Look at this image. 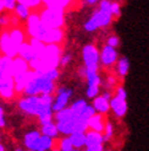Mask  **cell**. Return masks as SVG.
I'll list each match as a JSON object with an SVG mask.
<instances>
[{"label": "cell", "mask_w": 149, "mask_h": 151, "mask_svg": "<svg viewBox=\"0 0 149 151\" xmlns=\"http://www.w3.org/2000/svg\"><path fill=\"white\" fill-rule=\"evenodd\" d=\"M59 78V70H49L45 73L29 71V78L25 86L23 93L26 96L53 95L55 91V81Z\"/></svg>", "instance_id": "cell-1"}, {"label": "cell", "mask_w": 149, "mask_h": 151, "mask_svg": "<svg viewBox=\"0 0 149 151\" xmlns=\"http://www.w3.org/2000/svg\"><path fill=\"white\" fill-rule=\"evenodd\" d=\"M42 24L48 28H62L65 24V11L56 9H43L39 14Z\"/></svg>", "instance_id": "cell-2"}, {"label": "cell", "mask_w": 149, "mask_h": 151, "mask_svg": "<svg viewBox=\"0 0 149 151\" xmlns=\"http://www.w3.org/2000/svg\"><path fill=\"white\" fill-rule=\"evenodd\" d=\"M82 55H83L84 68L87 71L91 73H98L99 68V50L96 49L93 44L84 46L82 49Z\"/></svg>", "instance_id": "cell-3"}, {"label": "cell", "mask_w": 149, "mask_h": 151, "mask_svg": "<svg viewBox=\"0 0 149 151\" xmlns=\"http://www.w3.org/2000/svg\"><path fill=\"white\" fill-rule=\"evenodd\" d=\"M72 96V90L71 88H66V87H59L56 91V97L53 101V104H51V111L54 113L59 112L64 108L67 107L69 101Z\"/></svg>", "instance_id": "cell-4"}, {"label": "cell", "mask_w": 149, "mask_h": 151, "mask_svg": "<svg viewBox=\"0 0 149 151\" xmlns=\"http://www.w3.org/2000/svg\"><path fill=\"white\" fill-rule=\"evenodd\" d=\"M0 52L3 53V55H6L9 58L17 57L18 48L15 47L13 43L11 42L7 29H5V31L0 33Z\"/></svg>", "instance_id": "cell-5"}, {"label": "cell", "mask_w": 149, "mask_h": 151, "mask_svg": "<svg viewBox=\"0 0 149 151\" xmlns=\"http://www.w3.org/2000/svg\"><path fill=\"white\" fill-rule=\"evenodd\" d=\"M117 50L110 46H104L101 52H99V63L104 66H113L117 62Z\"/></svg>", "instance_id": "cell-6"}, {"label": "cell", "mask_w": 149, "mask_h": 151, "mask_svg": "<svg viewBox=\"0 0 149 151\" xmlns=\"http://www.w3.org/2000/svg\"><path fill=\"white\" fill-rule=\"evenodd\" d=\"M15 84L12 76H5L0 79V97L4 100H11L15 97Z\"/></svg>", "instance_id": "cell-7"}, {"label": "cell", "mask_w": 149, "mask_h": 151, "mask_svg": "<svg viewBox=\"0 0 149 151\" xmlns=\"http://www.w3.org/2000/svg\"><path fill=\"white\" fill-rule=\"evenodd\" d=\"M64 40L62 28H48L42 42L44 44H60Z\"/></svg>", "instance_id": "cell-8"}, {"label": "cell", "mask_w": 149, "mask_h": 151, "mask_svg": "<svg viewBox=\"0 0 149 151\" xmlns=\"http://www.w3.org/2000/svg\"><path fill=\"white\" fill-rule=\"evenodd\" d=\"M109 106L110 109L113 111V113L117 118H122L127 113V102H126V100H121L113 96L109 101Z\"/></svg>", "instance_id": "cell-9"}, {"label": "cell", "mask_w": 149, "mask_h": 151, "mask_svg": "<svg viewBox=\"0 0 149 151\" xmlns=\"http://www.w3.org/2000/svg\"><path fill=\"white\" fill-rule=\"evenodd\" d=\"M54 146V139H51L45 135H40V137L35 140V142L31 146L29 150L33 151H48L51 150Z\"/></svg>", "instance_id": "cell-10"}, {"label": "cell", "mask_w": 149, "mask_h": 151, "mask_svg": "<svg viewBox=\"0 0 149 151\" xmlns=\"http://www.w3.org/2000/svg\"><path fill=\"white\" fill-rule=\"evenodd\" d=\"M105 118H104L103 114H99V113H95L93 117H91L88 119V128L93 132H96V133H101L104 132V127H105Z\"/></svg>", "instance_id": "cell-11"}, {"label": "cell", "mask_w": 149, "mask_h": 151, "mask_svg": "<svg viewBox=\"0 0 149 151\" xmlns=\"http://www.w3.org/2000/svg\"><path fill=\"white\" fill-rule=\"evenodd\" d=\"M29 71V66L26 60H23L22 58H20L18 55L12 58V68H11V75L13 76H17L21 74H26Z\"/></svg>", "instance_id": "cell-12"}, {"label": "cell", "mask_w": 149, "mask_h": 151, "mask_svg": "<svg viewBox=\"0 0 149 151\" xmlns=\"http://www.w3.org/2000/svg\"><path fill=\"white\" fill-rule=\"evenodd\" d=\"M104 144V138L101 133H96L93 130L86 132V146L84 147H94Z\"/></svg>", "instance_id": "cell-13"}, {"label": "cell", "mask_w": 149, "mask_h": 151, "mask_svg": "<svg viewBox=\"0 0 149 151\" xmlns=\"http://www.w3.org/2000/svg\"><path fill=\"white\" fill-rule=\"evenodd\" d=\"M93 108L95 111V113H99V114H106V113L110 111V106H109V101L105 100L104 97L96 96L95 99H93Z\"/></svg>", "instance_id": "cell-14"}, {"label": "cell", "mask_w": 149, "mask_h": 151, "mask_svg": "<svg viewBox=\"0 0 149 151\" xmlns=\"http://www.w3.org/2000/svg\"><path fill=\"white\" fill-rule=\"evenodd\" d=\"M9 36H10V40L13 43L15 47L20 48V46L23 42H26V36L25 32L22 31L20 27H12L11 29H9Z\"/></svg>", "instance_id": "cell-15"}, {"label": "cell", "mask_w": 149, "mask_h": 151, "mask_svg": "<svg viewBox=\"0 0 149 151\" xmlns=\"http://www.w3.org/2000/svg\"><path fill=\"white\" fill-rule=\"evenodd\" d=\"M17 55H18L20 58H22L23 60H26L27 63H29L31 60H33L34 58H37L35 53L33 52L32 47L29 46V43H28V42H23V43L21 44L20 48H18Z\"/></svg>", "instance_id": "cell-16"}, {"label": "cell", "mask_w": 149, "mask_h": 151, "mask_svg": "<svg viewBox=\"0 0 149 151\" xmlns=\"http://www.w3.org/2000/svg\"><path fill=\"white\" fill-rule=\"evenodd\" d=\"M74 123H76V119H69V120H64V122H56V128L59 134H62L65 137H69L73 133V128H74Z\"/></svg>", "instance_id": "cell-17"}, {"label": "cell", "mask_w": 149, "mask_h": 151, "mask_svg": "<svg viewBox=\"0 0 149 151\" xmlns=\"http://www.w3.org/2000/svg\"><path fill=\"white\" fill-rule=\"evenodd\" d=\"M92 17L95 20L96 25L98 27H106L109 26L111 22H113V16H111L110 14H106V12H103L100 10H96L93 15Z\"/></svg>", "instance_id": "cell-18"}, {"label": "cell", "mask_w": 149, "mask_h": 151, "mask_svg": "<svg viewBox=\"0 0 149 151\" xmlns=\"http://www.w3.org/2000/svg\"><path fill=\"white\" fill-rule=\"evenodd\" d=\"M11 68H12V58H9L6 55H0V79L5 76H12Z\"/></svg>", "instance_id": "cell-19"}, {"label": "cell", "mask_w": 149, "mask_h": 151, "mask_svg": "<svg viewBox=\"0 0 149 151\" xmlns=\"http://www.w3.org/2000/svg\"><path fill=\"white\" fill-rule=\"evenodd\" d=\"M31 71V70H29ZM29 71L26 74H21L17 75V76H13V84H15V92L16 93H22L25 90V86L28 81L29 78Z\"/></svg>", "instance_id": "cell-20"}, {"label": "cell", "mask_w": 149, "mask_h": 151, "mask_svg": "<svg viewBox=\"0 0 149 151\" xmlns=\"http://www.w3.org/2000/svg\"><path fill=\"white\" fill-rule=\"evenodd\" d=\"M40 134L42 135H45V137H49L51 139H55L57 138L59 132H57V128L56 124L54 122H49L47 124H43L40 127Z\"/></svg>", "instance_id": "cell-21"}, {"label": "cell", "mask_w": 149, "mask_h": 151, "mask_svg": "<svg viewBox=\"0 0 149 151\" xmlns=\"http://www.w3.org/2000/svg\"><path fill=\"white\" fill-rule=\"evenodd\" d=\"M69 138L73 149H82L86 146V133H72Z\"/></svg>", "instance_id": "cell-22"}, {"label": "cell", "mask_w": 149, "mask_h": 151, "mask_svg": "<svg viewBox=\"0 0 149 151\" xmlns=\"http://www.w3.org/2000/svg\"><path fill=\"white\" fill-rule=\"evenodd\" d=\"M130 70V62L126 57H121L120 59L116 62V73L118 76L125 78L126 75L128 74Z\"/></svg>", "instance_id": "cell-23"}, {"label": "cell", "mask_w": 149, "mask_h": 151, "mask_svg": "<svg viewBox=\"0 0 149 151\" xmlns=\"http://www.w3.org/2000/svg\"><path fill=\"white\" fill-rule=\"evenodd\" d=\"M13 12H15V16L20 20H27L28 16L31 15V9H28L26 5H22V4H18L15 6L13 9Z\"/></svg>", "instance_id": "cell-24"}, {"label": "cell", "mask_w": 149, "mask_h": 151, "mask_svg": "<svg viewBox=\"0 0 149 151\" xmlns=\"http://www.w3.org/2000/svg\"><path fill=\"white\" fill-rule=\"evenodd\" d=\"M40 135H42V134H40L39 130H31V132L26 133L25 138H23V144H25V146L29 150V149H31V146L34 144L35 140L38 139Z\"/></svg>", "instance_id": "cell-25"}, {"label": "cell", "mask_w": 149, "mask_h": 151, "mask_svg": "<svg viewBox=\"0 0 149 151\" xmlns=\"http://www.w3.org/2000/svg\"><path fill=\"white\" fill-rule=\"evenodd\" d=\"M86 106H87V102H86L84 100H77V101H74V102L70 106V109H71L72 116L77 119L78 116L82 113V111L84 109Z\"/></svg>", "instance_id": "cell-26"}, {"label": "cell", "mask_w": 149, "mask_h": 151, "mask_svg": "<svg viewBox=\"0 0 149 151\" xmlns=\"http://www.w3.org/2000/svg\"><path fill=\"white\" fill-rule=\"evenodd\" d=\"M76 119L73 116H72V113H71V109L70 107H66L61 111H59V112H55L54 113V119L56 120V122H64V120H69V119ZM55 122V123H56Z\"/></svg>", "instance_id": "cell-27"}, {"label": "cell", "mask_w": 149, "mask_h": 151, "mask_svg": "<svg viewBox=\"0 0 149 151\" xmlns=\"http://www.w3.org/2000/svg\"><path fill=\"white\" fill-rule=\"evenodd\" d=\"M86 80H87L88 86L100 87V85H101V79H100V76H99L98 73L87 71V73H86Z\"/></svg>", "instance_id": "cell-28"}, {"label": "cell", "mask_w": 149, "mask_h": 151, "mask_svg": "<svg viewBox=\"0 0 149 151\" xmlns=\"http://www.w3.org/2000/svg\"><path fill=\"white\" fill-rule=\"evenodd\" d=\"M28 43H29V46L32 47L33 52L35 53V55L39 58L43 54L44 48H45V44H44L43 42H40V41H38V40H35V38H31Z\"/></svg>", "instance_id": "cell-29"}, {"label": "cell", "mask_w": 149, "mask_h": 151, "mask_svg": "<svg viewBox=\"0 0 149 151\" xmlns=\"http://www.w3.org/2000/svg\"><path fill=\"white\" fill-rule=\"evenodd\" d=\"M94 114H95V111H94V108H93V106H92V104H87L86 107H84V109L82 111V113L78 116L77 119L84 120V122H88V119L91 118V117H93Z\"/></svg>", "instance_id": "cell-30"}, {"label": "cell", "mask_w": 149, "mask_h": 151, "mask_svg": "<svg viewBox=\"0 0 149 151\" xmlns=\"http://www.w3.org/2000/svg\"><path fill=\"white\" fill-rule=\"evenodd\" d=\"M73 149L72 144H71V140L69 137H64L62 139H60L59 141V150L60 151H71Z\"/></svg>", "instance_id": "cell-31"}, {"label": "cell", "mask_w": 149, "mask_h": 151, "mask_svg": "<svg viewBox=\"0 0 149 151\" xmlns=\"http://www.w3.org/2000/svg\"><path fill=\"white\" fill-rule=\"evenodd\" d=\"M114 134V128H113V124L110 122H105V127H104V132H103V138H104V141H109L111 140V137Z\"/></svg>", "instance_id": "cell-32"}, {"label": "cell", "mask_w": 149, "mask_h": 151, "mask_svg": "<svg viewBox=\"0 0 149 151\" xmlns=\"http://www.w3.org/2000/svg\"><path fill=\"white\" fill-rule=\"evenodd\" d=\"M87 130H88L87 122L76 119V123H74V128H73V133H86Z\"/></svg>", "instance_id": "cell-33"}, {"label": "cell", "mask_w": 149, "mask_h": 151, "mask_svg": "<svg viewBox=\"0 0 149 151\" xmlns=\"http://www.w3.org/2000/svg\"><path fill=\"white\" fill-rule=\"evenodd\" d=\"M17 3L26 5L28 9H37L42 5V0H17Z\"/></svg>", "instance_id": "cell-34"}, {"label": "cell", "mask_w": 149, "mask_h": 151, "mask_svg": "<svg viewBox=\"0 0 149 151\" xmlns=\"http://www.w3.org/2000/svg\"><path fill=\"white\" fill-rule=\"evenodd\" d=\"M99 27H98V25H96V22H95V20L91 16L87 21H86V24H84V29L87 32H94V31H96Z\"/></svg>", "instance_id": "cell-35"}, {"label": "cell", "mask_w": 149, "mask_h": 151, "mask_svg": "<svg viewBox=\"0 0 149 151\" xmlns=\"http://www.w3.org/2000/svg\"><path fill=\"white\" fill-rule=\"evenodd\" d=\"M111 3L110 0H100L99 1V10L111 15Z\"/></svg>", "instance_id": "cell-36"}, {"label": "cell", "mask_w": 149, "mask_h": 151, "mask_svg": "<svg viewBox=\"0 0 149 151\" xmlns=\"http://www.w3.org/2000/svg\"><path fill=\"white\" fill-rule=\"evenodd\" d=\"M121 15V6L118 3H111V16L114 17H120Z\"/></svg>", "instance_id": "cell-37"}, {"label": "cell", "mask_w": 149, "mask_h": 151, "mask_svg": "<svg viewBox=\"0 0 149 151\" xmlns=\"http://www.w3.org/2000/svg\"><path fill=\"white\" fill-rule=\"evenodd\" d=\"M87 97L88 99H95L96 96L99 95V87H95V86H88L87 87Z\"/></svg>", "instance_id": "cell-38"}, {"label": "cell", "mask_w": 149, "mask_h": 151, "mask_svg": "<svg viewBox=\"0 0 149 151\" xmlns=\"http://www.w3.org/2000/svg\"><path fill=\"white\" fill-rule=\"evenodd\" d=\"M3 4H4V10L13 11L15 6L17 5V0H3Z\"/></svg>", "instance_id": "cell-39"}, {"label": "cell", "mask_w": 149, "mask_h": 151, "mask_svg": "<svg viewBox=\"0 0 149 151\" xmlns=\"http://www.w3.org/2000/svg\"><path fill=\"white\" fill-rule=\"evenodd\" d=\"M71 54H64L60 57V60H59V66H66L70 62H71Z\"/></svg>", "instance_id": "cell-40"}, {"label": "cell", "mask_w": 149, "mask_h": 151, "mask_svg": "<svg viewBox=\"0 0 149 151\" xmlns=\"http://www.w3.org/2000/svg\"><path fill=\"white\" fill-rule=\"evenodd\" d=\"M118 44H120V41H118V38L116 36H111L108 38L106 41V46H110V47H113V48H116Z\"/></svg>", "instance_id": "cell-41"}, {"label": "cell", "mask_w": 149, "mask_h": 151, "mask_svg": "<svg viewBox=\"0 0 149 151\" xmlns=\"http://www.w3.org/2000/svg\"><path fill=\"white\" fill-rule=\"evenodd\" d=\"M115 97H117V99H121V100H126V99H127L126 90L122 86L121 87H117L116 88V92H115Z\"/></svg>", "instance_id": "cell-42"}, {"label": "cell", "mask_w": 149, "mask_h": 151, "mask_svg": "<svg viewBox=\"0 0 149 151\" xmlns=\"http://www.w3.org/2000/svg\"><path fill=\"white\" fill-rule=\"evenodd\" d=\"M10 21H11V19H10L9 15H1L0 14V26H3V27L9 26Z\"/></svg>", "instance_id": "cell-43"}, {"label": "cell", "mask_w": 149, "mask_h": 151, "mask_svg": "<svg viewBox=\"0 0 149 151\" xmlns=\"http://www.w3.org/2000/svg\"><path fill=\"white\" fill-rule=\"evenodd\" d=\"M6 124L5 122V113H4V108L0 106V128H4Z\"/></svg>", "instance_id": "cell-44"}, {"label": "cell", "mask_w": 149, "mask_h": 151, "mask_svg": "<svg viewBox=\"0 0 149 151\" xmlns=\"http://www.w3.org/2000/svg\"><path fill=\"white\" fill-rule=\"evenodd\" d=\"M84 151H104V147H103V145L94 146V147H86Z\"/></svg>", "instance_id": "cell-45"}, {"label": "cell", "mask_w": 149, "mask_h": 151, "mask_svg": "<svg viewBox=\"0 0 149 151\" xmlns=\"http://www.w3.org/2000/svg\"><path fill=\"white\" fill-rule=\"evenodd\" d=\"M72 1H73V0H61V3H62V5H64L65 9H66V7H67Z\"/></svg>", "instance_id": "cell-46"}, {"label": "cell", "mask_w": 149, "mask_h": 151, "mask_svg": "<svg viewBox=\"0 0 149 151\" xmlns=\"http://www.w3.org/2000/svg\"><path fill=\"white\" fill-rule=\"evenodd\" d=\"M84 1L88 4V5H94V4H96L99 1V0H84Z\"/></svg>", "instance_id": "cell-47"}, {"label": "cell", "mask_w": 149, "mask_h": 151, "mask_svg": "<svg viewBox=\"0 0 149 151\" xmlns=\"http://www.w3.org/2000/svg\"><path fill=\"white\" fill-rule=\"evenodd\" d=\"M4 11V4H3V0H0V14Z\"/></svg>", "instance_id": "cell-48"}, {"label": "cell", "mask_w": 149, "mask_h": 151, "mask_svg": "<svg viewBox=\"0 0 149 151\" xmlns=\"http://www.w3.org/2000/svg\"><path fill=\"white\" fill-rule=\"evenodd\" d=\"M0 151H5V149H4V146L1 144H0Z\"/></svg>", "instance_id": "cell-49"}, {"label": "cell", "mask_w": 149, "mask_h": 151, "mask_svg": "<svg viewBox=\"0 0 149 151\" xmlns=\"http://www.w3.org/2000/svg\"><path fill=\"white\" fill-rule=\"evenodd\" d=\"M15 151H23V150H22L21 147H17V149H16V150H15Z\"/></svg>", "instance_id": "cell-50"}, {"label": "cell", "mask_w": 149, "mask_h": 151, "mask_svg": "<svg viewBox=\"0 0 149 151\" xmlns=\"http://www.w3.org/2000/svg\"><path fill=\"white\" fill-rule=\"evenodd\" d=\"M50 151H60V150H59V149H51Z\"/></svg>", "instance_id": "cell-51"}, {"label": "cell", "mask_w": 149, "mask_h": 151, "mask_svg": "<svg viewBox=\"0 0 149 151\" xmlns=\"http://www.w3.org/2000/svg\"><path fill=\"white\" fill-rule=\"evenodd\" d=\"M71 151H81V150H79V149H72Z\"/></svg>", "instance_id": "cell-52"}, {"label": "cell", "mask_w": 149, "mask_h": 151, "mask_svg": "<svg viewBox=\"0 0 149 151\" xmlns=\"http://www.w3.org/2000/svg\"><path fill=\"white\" fill-rule=\"evenodd\" d=\"M28 151H33V150H28Z\"/></svg>", "instance_id": "cell-53"}]
</instances>
